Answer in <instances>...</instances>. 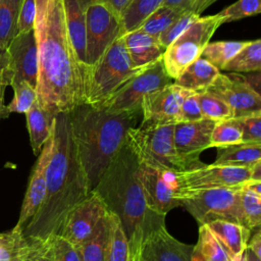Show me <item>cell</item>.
<instances>
[{"mask_svg": "<svg viewBox=\"0 0 261 261\" xmlns=\"http://www.w3.org/2000/svg\"><path fill=\"white\" fill-rule=\"evenodd\" d=\"M34 32L38 48L37 101L57 115L86 104L90 67L75 53L62 0H36Z\"/></svg>", "mask_w": 261, "mask_h": 261, "instance_id": "cell-1", "label": "cell"}, {"mask_svg": "<svg viewBox=\"0 0 261 261\" xmlns=\"http://www.w3.org/2000/svg\"><path fill=\"white\" fill-rule=\"evenodd\" d=\"M91 192L71 136L68 113H59L55 116L45 197L22 229L24 238L46 241L59 234L68 212Z\"/></svg>", "mask_w": 261, "mask_h": 261, "instance_id": "cell-2", "label": "cell"}, {"mask_svg": "<svg viewBox=\"0 0 261 261\" xmlns=\"http://www.w3.org/2000/svg\"><path fill=\"white\" fill-rule=\"evenodd\" d=\"M138 166L137 157L124 143L94 189L121 222L128 244L127 261H140L147 236L165 224V216L148 209L138 178Z\"/></svg>", "mask_w": 261, "mask_h": 261, "instance_id": "cell-3", "label": "cell"}, {"mask_svg": "<svg viewBox=\"0 0 261 261\" xmlns=\"http://www.w3.org/2000/svg\"><path fill=\"white\" fill-rule=\"evenodd\" d=\"M140 114L141 111L109 112L89 104L68 113L76 153L92 191L125 143L127 130L138 125Z\"/></svg>", "mask_w": 261, "mask_h": 261, "instance_id": "cell-4", "label": "cell"}, {"mask_svg": "<svg viewBox=\"0 0 261 261\" xmlns=\"http://www.w3.org/2000/svg\"><path fill=\"white\" fill-rule=\"evenodd\" d=\"M174 123L143 124L130 127L125 135V144L139 162L173 172L198 167V159L180 155L174 144Z\"/></svg>", "mask_w": 261, "mask_h": 261, "instance_id": "cell-5", "label": "cell"}, {"mask_svg": "<svg viewBox=\"0 0 261 261\" xmlns=\"http://www.w3.org/2000/svg\"><path fill=\"white\" fill-rule=\"evenodd\" d=\"M145 67H137L133 64L122 37L117 38L90 69L86 104L98 107Z\"/></svg>", "mask_w": 261, "mask_h": 261, "instance_id": "cell-6", "label": "cell"}, {"mask_svg": "<svg viewBox=\"0 0 261 261\" xmlns=\"http://www.w3.org/2000/svg\"><path fill=\"white\" fill-rule=\"evenodd\" d=\"M223 23V17L219 13L199 16L166 47L162 62L167 74L175 80L190 63L201 56L215 31Z\"/></svg>", "mask_w": 261, "mask_h": 261, "instance_id": "cell-7", "label": "cell"}, {"mask_svg": "<svg viewBox=\"0 0 261 261\" xmlns=\"http://www.w3.org/2000/svg\"><path fill=\"white\" fill-rule=\"evenodd\" d=\"M243 187L190 192L177 195L175 199L180 201L181 206L197 220L199 225L216 219H225L243 224L241 210V190Z\"/></svg>", "mask_w": 261, "mask_h": 261, "instance_id": "cell-8", "label": "cell"}, {"mask_svg": "<svg viewBox=\"0 0 261 261\" xmlns=\"http://www.w3.org/2000/svg\"><path fill=\"white\" fill-rule=\"evenodd\" d=\"M173 81L167 74L161 58L130 77L97 108L109 112L141 111L142 100L147 94L169 85Z\"/></svg>", "mask_w": 261, "mask_h": 261, "instance_id": "cell-9", "label": "cell"}, {"mask_svg": "<svg viewBox=\"0 0 261 261\" xmlns=\"http://www.w3.org/2000/svg\"><path fill=\"white\" fill-rule=\"evenodd\" d=\"M252 169L228 165L205 164L174 172L176 192L173 197L202 190L217 188H241L252 179Z\"/></svg>", "mask_w": 261, "mask_h": 261, "instance_id": "cell-10", "label": "cell"}, {"mask_svg": "<svg viewBox=\"0 0 261 261\" xmlns=\"http://www.w3.org/2000/svg\"><path fill=\"white\" fill-rule=\"evenodd\" d=\"M124 34L121 16L104 2H93L86 9V60L91 67L105 50Z\"/></svg>", "mask_w": 261, "mask_h": 261, "instance_id": "cell-11", "label": "cell"}, {"mask_svg": "<svg viewBox=\"0 0 261 261\" xmlns=\"http://www.w3.org/2000/svg\"><path fill=\"white\" fill-rule=\"evenodd\" d=\"M205 92L225 102L233 111L234 118L261 113L260 94L252 89L240 72H219Z\"/></svg>", "mask_w": 261, "mask_h": 261, "instance_id": "cell-12", "label": "cell"}, {"mask_svg": "<svg viewBox=\"0 0 261 261\" xmlns=\"http://www.w3.org/2000/svg\"><path fill=\"white\" fill-rule=\"evenodd\" d=\"M138 178L143 190L148 209L165 216L171 209L181 206L173 197L176 192L174 172L139 162Z\"/></svg>", "mask_w": 261, "mask_h": 261, "instance_id": "cell-13", "label": "cell"}, {"mask_svg": "<svg viewBox=\"0 0 261 261\" xmlns=\"http://www.w3.org/2000/svg\"><path fill=\"white\" fill-rule=\"evenodd\" d=\"M107 212L103 199L93 190L85 200L68 212L59 234L77 247L97 229Z\"/></svg>", "mask_w": 261, "mask_h": 261, "instance_id": "cell-14", "label": "cell"}, {"mask_svg": "<svg viewBox=\"0 0 261 261\" xmlns=\"http://www.w3.org/2000/svg\"><path fill=\"white\" fill-rule=\"evenodd\" d=\"M193 91L171 83L147 94L141 103V123H176L181 103Z\"/></svg>", "mask_w": 261, "mask_h": 261, "instance_id": "cell-15", "label": "cell"}, {"mask_svg": "<svg viewBox=\"0 0 261 261\" xmlns=\"http://www.w3.org/2000/svg\"><path fill=\"white\" fill-rule=\"evenodd\" d=\"M53 147V133L43 146L32 169L28 188L21 204L16 227L23 229L25 224L39 210L46 193V173Z\"/></svg>", "mask_w": 261, "mask_h": 261, "instance_id": "cell-16", "label": "cell"}, {"mask_svg": "<svg viewBox=\"0 0 261 261\" xmlns=\"http://www.w3.org/2000/svg\"><path fill=\"white\" fill-rule=\"evenodd\" d=\"M11 81H27L35 89L38 79V48L35 32L17 34L8 48Z\"/></svg>", "mask_w": 261, "mask_h": 261, "instance_id": "cell-17", "label": "cell"}, {"mask_svg": "<svg viewBox=\"0 0 261 261\" xmlns=\"http://www.w3.org/2000/svg\"><path fill=\"white\" fill-rule=\"evenodd\" d=\"M192 245L176 240L162 224L147 236L140 261H192Z\"/></svg>", "mask_w": 261, "mask_h": 261, "instance_id": "cell-18", "label": "cell"}, {"mask_svg": "<svg viewBox=\"0 0 261 261\" xmlns=\"http://www.w3.org/2000/svg\"><path fill=\"white\" fill-rule=\"evenodd\" d=\"M216 122L207 118L197 121L174 123L173 138L177 152L198 159L201 152L210 148V139Z\"/></svg>", "mask_w": 261, "mask_h": 261, "instance_id": "cell-19", "label": "cell"}, {"mask_svg": "<svg viewBox=\"0 0 261 261\" xmlns=\"http://www.w3.org/2000/svg\"><path fill=\"white\" fill-rule=\"evenodd\" d=\"M121 37L128 56L137 67L147 66L161 59L166 49L162 46L158 37L137 30L124 33Z\"/></svg>", "mask_w": 261, "mask_h": 261, "instance_id": "cell-20", "label": "cell"}, {"mask_svg": "<svg viewBox=\"0 0 261 261\" xmlns=\"http://www.w3.org/2000/svg\"><path fill=\"white\" fill-rule=\"evenodd\" d=\"M206 225L231 258L245 252L252 232L250 228L244 224L225 219L212 220Z\"/></svg>", "mask_w": 261, "mask_h": 261, "instance_id": "cell-21", "label": "cell"}, {"mask_svg": "<svg viewBox=\"0 0 261 261\" xmlns=\"http://www.w3.org/2000/svg\"><path fill=\"white\" fill-rule=\"evenodd\" d=\"M24 114L33 153L39 155L53 133L56 115L44 109L37 100Z\"/></svg>", "mask_w": 261, "mask_h": 261, "instance_id": "cell-22", "label": "cell"}, {"mask_svg": "<svg viewBox=\"0 0 261 261\" xmlns=\"http://www.w3.org/2000/svg\"><path fill=\"white\" fill-rule=\"evenodd\" d=\"M65 21L79 60L88 66L86 60V8L81 0H62Z\"/></svg>", "mask_w": 261, "mask_h": 261, "instance_id": "cell-23", "label": "cell"}, {"mask_svg": "<svg viewBox=\"0 0 261 261\" xmlns=\"http://www.w3.org/2000/svg\"><path fill=\"white\" fill-rule=\"evenodd\" d=\"M220 70L203 57L190 63L173 81L177 86L196 92H204L215 80Z\"/></svg>", "mask_w": 261, "mask_h": 261, "instance_id": "cell-24", "label": "cell"}, {"mask_svg": "<svg viewBox=\"0 0 261 261\" xmlns=\"http://www.w3.org/2000/svg\"><path fill=\"white\" fill-rule=\"evenodd\" d=\"M260 161L261 143H239L217 147L214 164L251 168Z\"/></svg>", "mask_w": 261, "mask_h": 261, "instance_id": "cell-25", "label": "cell"}, {"mask_svg": "<svg viewBox=\"0 0 261 261\" xmlns=\"http://www.w3.org/2000/svg\"><path fill=\"white\" fill-rule=\"evenodd\" d=\"M191 259L192 261H232L206 224L199 226L198 242L193 246Z\"/></svg>", "mask_w": 261, "mask_h": 261, "instance_id": "cell-26", "label": "cell"}, {"mask_svg": "<svg viewBox=\"0 0 261 261\" xmlns=\"http://www.w3.org/2000/svg\"><path fill=\"white\" fill-rule=\"evenodd\" d=\"M108 241L104 261H127L128 244L117 215L108 210Z\"/></svg>", "mask_w": 261, "mask_h": 261, "instance_id": "cell-27", "label": "cell"}, {"mask_svg": "<svg viewBox=\"0 0 261 261\" xmlns=\"http://www.w3.org/2000/svg\"><path fill=\"white\" fill-rule=\"evenodd\" d=\"M261 68V40L249 41L224 66L229 72H254Z\"/></svg>", "mask_w": 261, "mask_h": 261, "instance_id": "cell-28", "label": "cell"}, {"mask_svg": "<svg viewBox=\"0 0 261 261\" xmlns=\"http://www.w3.org/2000/svg\"><path fill=\"white\" fill-rule=\"evenodd\" d=\"M30 249V242L24 238L22 229L0 232V261H24Z\"/></svg>", "mask_w": 261, "mask_h": 261, "instance_id": "cell-29", "label": "cell"}, {"mask_svg": "<svg viewBox=\"0 0 261 261\" xmlns=\"http://www.w3.org/2000/svg\"><path fill=\"white\" fill-rule=\"evenodd\" d=\"M22 0H0V46L7 49L18 34L17 20Z\"/></svg>", "mask_w": 261, "mask_h": 261, "instance_id": "cell-30", "label": "cell"}, {"mask_svg": "<svg viewBox=\"0 0 261 261\" xmlns=\"http://www.w3.org/2000/svg\"><path fill=\"white\" fill-rule=\"evenodd\" d=\"M187 9L162 5L153 11L136 30L159 37L177 17H179ZM135 31V30H134Z\"/></svg>", "mask_w": 261, "mask_h": 261, "instance_id": "cell-31", "label": "cell"}, {"mask_svg": "<svg viewBox=\"0 0 261 261\" xmlns=\"http://www.w3.org/2000/svg\"><path fill=\"white\" fill-rule=\"evenodd\" d=\"M107 241L108 221L106 215L97 229L86 241L76 247L80 251L82 261H104Z\"/></svg>", "mask_w": 261, "mask_h": 261, "instance_id": "cell-32", "label": "cell"}, {"mask_svg": "<svg viewBox=\"0 0 261 261\" xmlns=\"http://www.w3.org/2000/svg\"><path fill=\"white\" fill-rule=\"evenodd\" d=\"M249 41H219L208 43L201 53V57L209 61L219 70H223L226 63L242 49Z\"/></svg>", "mask_w": 261, "mask_h": 261, "instance_id": "cell-33", "label": "cell"}, {"mask_svg": "<svg viewBox=\"0 0 261 261\" xmlns=\"http://www.w3.org/2000/svg\"><path fill=\"white\" fill-rule=\"evenodd\" d=\"M165 0H133L121 13L124 33L136 30L153 11L163 5Z\"/></svg>", "mask_w": 261, "mask_h": 261, "instance_id": "cell-34", "label": "cell"}, {"mask_svg": "<svg viewBox=\"0 0 261 261\" xmlns=\"http://www.w3.org/2000/svg\"><path fill=\"white\" fill-rule=\"evenodd\" d=\"M10 86L13 89L14 96L10 103L4 107V119L13 112L25 113L37 100L36 89L27 81H11Z\"/></svg>", "mask_w": 261, "mask_h": 261, "instance_id": "cell-35", "label": "cell"}, {"mask_svg": "<svg viewBox=\"0 0 261 261\" xmlns=\"http://www.w3.org/2000/svg\"><path fill=\"white\" fill-rule=\"evenodd\" d=\"M241 210L243 224L252 231L260 229L261 195L248 189L246 185L241 190Z\"/></svg>", "mask_w": 261, "mask_h": 261, "instance_id": "cell-36", "label": "cell"}, {"mask_svg": "<svg viewBox=\"0 0 261 261\" xmlns=\"http://www.w3.org/2000/svg\"><path fill=\"white\" fill-rule=\"evenodd\" d=\"M242 125L239 118H230L216 122L211 134L210 148L242 143Z\"/></svg>", "mask_w": 261, "mask_h": 261, "instance_id": "cell-37", "label": "cell"}, {"mask_svg": "<svg viewBox=\"0 0 261 261\" xmlns=\"http://www.w3.org/2000/svg\"><path fill=\"white\" fill-rule=\"evenodd\" d=\"M198 100L204 118L215 122L234 118L231 108L216 96L204 91L198 93Z\"/></svg>", "mask_w": 261, "mask_h": 261, "instance_id": "cell-38", "label": "cell"}, {"mask_svg": "<svg viewBox=\"0 0 261 261\" xmlns=\"http://www.w3.org/2000/svg\"><path fill=\"white\" fill-rule=\"evenodd\" d=\"M261 11V0H238L218 12L225 22L253 16Z\"/></svg>", "mask_w": 261, "mask_h": 261, "instance_id": "cell-39", "label": "cell"}, {"mask_svg": "<svg viewBox=\"0 0 261 261\" xmlns=\"http://www.w3.org/2000/svg\"><path fill=\"white\" fill-rule=\"evenodd\" d=\"M49 240L52 261H82L79 249L61 234H55Z\"/></svg>", "mask_w": 261, "mask_h": 261, "instance_id": "cell-40", "label": "cell"}, {"mask_svg": "<svg viewBox=\"0 0 261 261\" xmlns=\"http://www.w3.org/2000/svg\"><path fill=\"white\" fill-rule=\"evenodd\" d=\"M200 15L195 14L191 10L187 9L179 17H177L165 31H163L158 39L163 47H168V45L173 42L185 30H187Z\"/></svg>", "mask_w": 261, "mask_h": 261, "instance_id": "cell-41", "label": "cell"}, {"mask_svg": "<svg viewBox=\"0 0 261 261\" xmlns=\"http://www.w3.org/2000/svg\"><path fill=\"white\" fill-rule=\"evenodd\" d=\"M242 125V143H261V113L239 118Z\"/></svg>", "mask_w": 261, "mask_h": 261, "instance_id": "cell-42", "label": "cell"}, {"mask_svg": "<svg viewBox=\"0 0 261 261\" xmlns=\"http://www.w3.org/2000/svg\"><path fill=\"white\" fill-rule=\"evenodd\" d=\"M204 118L199 100H198V93L193 92L188 95L180 106L177 122H189V121H197Z\"/></svg>", "mask_w": 261, "mask_h": 261, "instance_id": "cell-43", "label": "cell"}, {"mask_svg": "<svg viewBox=\"0 0 261 261\" xmlns=\"http://www.w3.org/2000/svg\"><path fill=\"white\" fill-rule=\"evenodd\" d=\"M36 18V0H22L18 13V34L28 33L34 30Z\"/></svg>", "mask_w": 261, "mask_h": 261, "instance_id": "cell-44", "label": "cell"}, {"mask_svg": "<svg viewBox=\"0 0 261 261\" xmlns=\"http://www.w3.org/2000/svg\"><path fill=\"white\" fill-rule=\"evenodd\" d=\"M28 240V239H27ZM30 242V249L24 261H52L51 260V246L50 240H28Z\"/></svg>", "mask_w": 261, "mask_h": 261, "instance_id": "cell-45", "label": "cell"}, {"mask_svg": "<svg viewBox=\"0 0 261 261\" xmlns=\"http://www.w3.org/2000/svg\"><path fill=\"white\" fill-rule=\"evenodd\" d=\"M133 0H81V2L83 3L84 7L87 9V6L90 3L93 2H104L109 4L111 7H113L115 9L116 12H118L120 15L121 13L124 11V9L128 6V4L132 2Z\"/></svg>", "mask_w": 261, "mask_h": 261, "instance_id": "cell-46", "label": "cell"}, {"mask_svg": "<svg viewBox=\"0 0 261 261\" xmlns=\"http://www.w3.org/2000/svg\"><path fill=\"white\" fill-rule=\"evenodd\" d=\"M12 80L11 74H3L0 75V121L1 119H4L3 117V111H4V98H5V91L8 86H10Z\"/></svg>", "mask_w": 261, "mask_h": 261, "instance_id": "cell-47", "label": "cell"}, {"mask_svg": "<svg viewBox=\"0 0 261 261\" xmlns=\"http://www.w3.org/2000/svg\"><path fill=\"white\" fill-rule=\"evenodd\" d=\"M247 248L258 258L261 259V231L260 229L255 230V233L250 237Z\"/></svg>", "mask_w": 261, "mask_h": 261, "instance_id": "cell-48", "label": "cell"}, {"mask_svg": "<svg viewBox=\"0 0 261 261\" xmlns=\"http://www.w3.org/2000/svg\"><path fill=\"white\" fill-rule=\"evenodd\" d=\"M3 74H11L13 73L9 66V55L7 49H4L0 46V75Z\"/></svg>", "mask_w": 261, "mask_h": 261, "instance_id": "cell-49", "label": "cell"}, {"mask_svg": "<svg viewBox=\"0 0 261 261\" xmlns=\"http://www.w3.org/2000/svg\"><path fill=\"white\" fill-rule=\"evenodd\" d=\"M217 0H194L193 3L191 4L189 10L194 12L195 14L201 15L204 10H206L212 3L216 2Z\"/></svg>", "mask_w": 261, "mask_h": 261, "instance_id": "cell-50", "label": "cell"}, {"mask_svg": "<svg viewBox=\"0 0 261 261\" xmlns=\"http://www.w3.org/2000/svg\"><path fill=\"white\" fill-rule=\"evenodd\" d=\"M245 79L247 83L252 87V89L260 94V71H255V73L245 76Z\"/></svg>", "mask_w": 261, "mask_h": 261, "instance_id": "cell-51", "label": "cell"}, {"mask_svg": "<svg viewBox=\"0 0 261 261\" xmlns=\"http://www.w3.org/2000/svg\"><path fill=\"white\" fill-rule=\"evenodd\" d=\"M194 0H165L163 5L172 6V7H179L184 9H189L191 4Z\"/></svg>", "mask_w": 261, "mask_h": 261, "instance_id": "cell-52", "label": "cell"}, {"mask_svg": "<svg viewBox=\"0 0 261 261\" xmlns=\"http://www.w3.org/2000/svg\"><path fill=\"white\" fill-rule=\"evenodd\" d=\"M246 255H247V261H261V259L255 256L248 248H246Z\"/></svg>", "mask_w": 261, "mask_h": 261, "instance_id": "cell-53", "label": "cell"}, {"mask_svg": "<svg viewBox=\"0 0 261 261\" xmlns=\"http://www.w3.org/2000/svg\"><path fill=\"white\" fill-rule=\"evenodd\" d=\"M232 261H247V255H246V250L242 255H239L234 258H232Z\"/></svg>", "mask_w": 261, "mask_h": 261, "instance_id": "cell-54", "label": "cell"}]
</instances>
